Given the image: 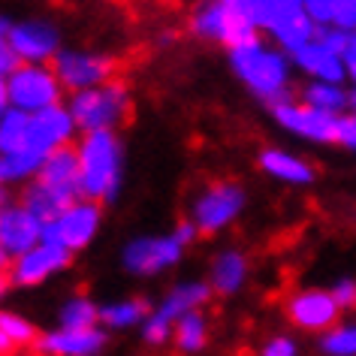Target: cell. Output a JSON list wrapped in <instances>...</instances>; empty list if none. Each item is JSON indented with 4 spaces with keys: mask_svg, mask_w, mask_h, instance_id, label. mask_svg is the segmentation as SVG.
<instances>
[{
    "mask_svg": "<svg viewBox=\"0 0 356 356\" xmlns=\"http://www.w3.org/2000/svg\"><path fill=\"white\" fill-rule=\"evenodd\" d=\"M172 341L181 353H197L209 341V323L202 317V308H193L188 314H181L172 326Z\"/></svg>",
    "mask_w": 356,
    "mask_h": 356,
    "instance_id": "24",
    "label": "cell"
},
{
    "mask_svg": "<svg viewBox=\"0 0 356 356\" xmlns=\"http://www.w3.org/2000/svg\"><path fill=\"white\" fill-rule=\"evenodd\" d=\"M82 193L103 206L118 200L121 191V139L115 130H85L76 136Z\"/></svg>",
    "mask_w": 356,
    "mask_h": 356,
    "instance_id": "2",
    "label": "cell"
},
{
    "mask_svg": "<svg viewBox=\"0 0 356 356\" xmlns=\"http://www.w3.org/2000/svg\"><path fill=\"white\" fill-rule=\"evenodd\" d=\"M0 79H6V76H3V73H0Z\"/></svg>",
    "mask_w": 356,
    "mask_h": 356,
    "instance_id": "47",
    "label": "cell"
},
{
    "mask_svg": "<svg viewBox=\"0 0 356 356\" xmlns=\"http://www.w3.org/2000/svg\"><path fill=\"white\" fill-rule=\"evenodd\" d=\"M142 341L151 347H163L166 341H172V323L151 311V314L142 320Z\"/></svg>",
    "mask_w": 356,
    "mask_h": 356,
    "instance_id": "33",
    "label": "cell"
},
{
    "mask_svg": "<svg viewBox=\"0 0 356 356\" xmlns=\"http://www.w3.org/2000/svg\"><path fill=\"white\" fill-rule=\"evenodd\" d=\"M229 3L238 6V10H242L248 19H251L257 28L266 33V24H269L275 6H278V0H229Z\"/></svg>",
    "mask_w": 356,
    "mask_h": 356,
    "instance_id": "34",
    "label": "cell"
},
{
    "mask_svg": "<svg viewBox=\"0 0 356 356\" xmlns=\"http://www.w3.org/2000/svg\"><path fill=\"white\" fill-rule=\"evenodd\" d=\"M51 67H55V73L67 94L109 82V79H115V73H118V60L112 55L82 51V49H60L58 55L51 58Z\"/></svg>",
    "mask_w": 356,
    "mask_h": 356,
    "instance_id": "8",
    "label": "cell"
},
{
    "mask_svg": "<svg viewBox=\"0 0 356 356\" xmlns=\"http://www.w3.org/2000/svg\"><path fill=\"white\" fill-rule=\"evenodd\" d=\"M70 263H73V251L70 248L55 242V238H42L31 251L13 257L6 278H10L13 287H40L49 278H55L58 272L70 269Z\"/></svg>",
    "mask_w": 356,
    "mask_h": 356,
    "instance_id": "7",
    "label": "cell"
},
{
    "mask_svg": "<svg viewBox=\"0 0 356 356\" xmlns=\"http://www.w3.org/2000/svg\"><path fill=\"white\" fill-rule=\"evenodd\" d=\"M151 314L145 299H124V302H112V305L100 308V323L106 329H130L142 323Z\"/></svg>",
    "mask_w": 356,
    "mask_h": 356,
    "instance_id": "27",
    "label": "cell"
},
{
    "mask_svg": "<svg viewBox=\"0 0 356 356\" xmlns=\"http://www.w3.org/2000/svg\"><path fill=\"white\" fill-rule=\"evenodd\" d=\"M42 157L40 151H33V148H22V151H15V154H6L3 157V163H6V181L15 184V181H31L33 175L40 172V166H42Z\"/></svg>",
    "mask_w": 356,
    "mask_h": 356,
    "instance_id": "30",
    "label": "cell"
},
{
    "mask_svg": "<svg viewBox=\"0 0 356 356\" xmlns=\"http://www.w3.org/2000/svg\"><path fill=\"white\" fill-rule=\"evenodd\" d=\"M130 109H133L130 88L118 76L109 79V82L70 94V112H73V118L79 124V133L121 127L130 118Z\"/></svg>",
    "mask_w": 356,
    "mask_h": 356,
    "instance_id": "3",
    "label": "cell"
},
{
    "mask_svg": "<svg viewBox=\"0 0 356 356\" xmlns=\"http://www.w3.org/2000/svg\"><path fill=\"white\" fill-rule=\"evenodd\" d=\"M290 58H293V67H296L299 73H305L308 79H323V82H338V85L350 82L344 55L326 49L323 42H317V40L305 42V46L296 49Z\"/></svg>",
    "mask_w": 356,
    "mask_h": 356,
    "instance_id": "18",
    "label": "cell"
},
{
    "mask_svg": "<svg viewBox=\"0 0 356 356\" xmlns=\"http://www.w3.org/2000/svg\"><path fill=\"white\" fill-rule=\"evenodd\" d=\"M229 64L233 73L242 79V85L251 91L257 100L266 106L293 100L296 88H293V58L275 42H266L263 37L248 42V46L229 49Z\"/></svg>",
    "mask_w": 356,
    "mask_h": 356,
    "instance_id": "1",
    "label": "cell"
},
{
    "mask_svg": "<svg viewBox=\"0 0 356 356\" xmlns=\"http://www.w3.org/2000/svg\"><path fill=\"white\" fill-rule=\"evenodd\" d=\"M13 350H19V347H15V344L10 341V335L0 329V353H13Z\"/></svg>",
    "mask_w": 356,
    "mask_h": 356,
    "instance_id": "41",
    "label": "cell"
},
{
    "mask_svg": "<svg viewBox=\"0 0 356 356\" xmlns=\"http://www.w3.org/2000/svg\"><path fill=\"white\" fill-rule=\"evenodd\" d=\"M211 293H215V290H211V284H206V281L178 284V287L169 290V296L154 308V314L169 320V323L175 326V320L181 317V314H188V311L206 305V302L211 299Z\"/></svg>",
    "mask_w": 356,
    "mask_h": 356,
    "instance_id": "22",
    "label": "cell"
},
{
    "mask_svg": "<svg viewBox=\"0 0 356 356\" xmlns=\"http://www.w3.org/2000/svg\"><path fill=\"white\" fill-rule=\"evenodd\" d=\"M13 202V193H10V188H6V184H0V211H3L6 206H10Z\"/></svg>",
    "mask_w": 356,
    "mask_h": 356,
    "instance_id": "43",
    "label": "cell"
},
{
    "mask_svg": "<svg viewBox=\"0 0 356 356\" xmlns=\"http://www.w3.org/2000/svg\"><path fill=\"white\" fill-rule=\"evenodd\" d=\"M10 263H13V257H10V251L3 248V242H0V272L10 269Z\"/></svg>",
    "mask_w": 356,
    "mask_h": 356,
    "instance_id": "42",
    "label": "cell"
},
{
    "mask_svg": "<svg viewBox=\"0 0 356 356\" xmlns=\"http://www.w3.org/2000/svg\"><path fill=\"white\" fill-rule=\"evenodd\" d=\"M224 15H227V0H202L191 13V33L206 42H220Z\"/></svg>",
    "mask_w": 356,
    "mask_h": 356,
    "instance_id": "25",
    "label": "cell"
},
{
    "mask_svg": "<svg viewBox=\"0 0 356 356\" xmlns=\"http://www.w3.org/2000/svg\"><path fill=\"white\" fill-rule=\"evenodd\" d=\"M314 31H317V22L311 19L305 3H299V0H278L269 24H266V37L275 46H281L287 55H293L296 49L314 40Z\"/></svg>",
    "mask_w": 356,
    "mask_h": 356,
    "instance_id": "12",
    "label": "cell"
},
{
    "mask_svg": "<svg viewBox=\"0 0 356 356\" xmlns=\"http://www.w3.org/2000/svg\"><path fill=\"white\" fill-rule=\"evenodd\" d=\"M106 341L109 335L100 326H60L55 332H42L33 350L55 356H94L103 350Z\"/></svg>",
    "mask_w": 356,
    "mask_h": 356,
    "instance_id": "14",
    "label": "cell"
},
{
    "mask_svg": "<svg viewBox=\"0 0 356 356\" xmlns=\"http://www.w3.org/2000/svg\"><path fill=\"white\" fill-rule=\"evenodd\" d=\"M6 94H10V106H19L24 112H40V109H46V106L64 103L67 91L51 64L22 60V64L6 76Z\"/></svg>",
    "mask_w": 356,
    "mask_h": 356,
    "instance_id": "4",
    "label": "cell"
},
{
    "mask_svg": "<svg viewBox=\"0 0 356 356\" xmlns=\"http://www.w3.org/2000/svg\"><path fill=\"white\" fill-rule=\"evenodd\" d=\"M248 281V257L242 251H220L211 260L209 284L218 296H236Z\"/></svg>",
    "mask_w": 356,
    "mask_h": 356,
    "instance_id": "21",
    "label": "cell"
},
{
    "mask_svg": "<svg viewBox=\"0 0 356 356\" xmlns=\"http://www.w3.org/2000/svg\"><path fill=\"white\" fill-rule=\"evenodd\" d=\"M344 311L338 308V302L332 296V290H299L293 293L287 302V320L302 332H326L329 326H335L341 320Z\"/></svg>",
    "mask_w": 356,
    "mask_h": 356,
    "instance_id": "11",
    "label": "cell"
},
{
    "mask_svg": "<svg viewBox=\"0 0 356 356\" xmlns=\"http://www.w3.org/2000/svg\"><path fill=\"white\" fill-rule=\"evenodd\" d=\"M314 40L323 42L326 49L338 51V55H347V49H350V40H353V31H347V28H341V24L329 22V24H317Z\"/></svg>",
    "mask_w": 356,
    "mask_h": 356,
    "instance_id": "32",
    "label": "cell"
},
{
    "mask_svg": "<svg viewBox=\"0 0 356 356\" xmlns=\"http://www.w3.org/2000/svg\"><path fill=\"white\" fill-rule=\"evenodd\" d=\"M344 64H347V76H350V82L356 85V31H353L350 49H347V55H344Z\"/></svg>",
    "mask_w": 356,
    "mask_h": 356,
    "instance_id": "38",
    "label": "cell"
},
{
    "mask_svg": "<svg viewBox=\"0 0 356 356\" xmlns=\"http://www.w3.org/2000/svg\"><path fill=\"white\" fill-rule=\"evenodd\" d=\"M19 202L24 209H31L42 224H51V220H58L60 215H64V209H70L76 200H70L67 193L42 184L40 178H31V181H24V191H22Z\"/></svg>",
    "mask_w": 356,
    "mask_h": 356,
    "instance_id": "20",
    "label": "cell"
},
{
    "mask_svg": "<svg viewBox=\"0 0 356 356\" xmlns=\"http://www.w3.org/2000/svg\"><path fill=\"white\" fill-rule=\"evenodd\" d=\"M320 350L329 356H356V323H335L320 332Z\"/></svg>",
    "mask_w": 356,
    "mask_h": 356,
    "instance_id": "28",
    "label": "cell"
},
{
    "mask_svg": "<svg viewBox=\"0 0 356 356\" xmlns=\"http://www.w3.org/2000/svg\"><path fill=\"white\" fill-rule=\"evenodd\" d=\"M245 209V188L238 181H211L191 202V220L202 236L227 229Z\"/></svg>",
    "mask_w": 356,
    "mask_h": 356,
    "instance_id": "5",
    "label": "cell"
},
{
    "mask_svg": "<svg viewBox=\"0 0 356 356\" xmlns=\"http://www.w3.org/2000/svg\"><path fill=\"white\" fill-rule=\"evenodd\" d=\"M347 109L356 112V85L350 82V88H347Z\"/></svg>",
    "mask_w": 356,
    "mask_h": 356,
    "instance_id": "44",
    "label": "cell"
},
{
    "mask_svg": "<svg viewBox=\"0 0 356 356\" xmlns=\"http://www.w3.org/2000/svg\"><path fill=\"white\" fill-rule=\"evenodd\" d=\"M0 184H10V181H6V163H3V154H0Z\"/></svg>",
    "mask_w": 356,
    "mask_h": 356,
    "instance_id": "45",
    "label": "cell"
},
{
    "mask_svg": "<svg viewBox=\"0 0 356 356\" xmlns=\"http://www.w3.org/2000/svg\"><path fill=\"white\" fill-rule=\"evenodd\" d=\"M257 166H260L266 175L278 178V181H284V184H296V188H302V184H311L317 178L314 166H311L308 160L290 154V151H281V148H266V151H260V157H257Z\"/></svg>",
    "mask_w": 356,
    "mask_h": 356,
    "instance_id": "19",
    "label": "cell"
},
{
    "mask_svg": "<svg viewBox=\"0 0 356 356\" xmlns=\"http://www.w3.org/2000/svg\"><path fill=\"white\" fill-rule=\"evenodd\" d=\"M269 112L278 127H284L287 133L305 142H314V145H335L338 142V118L341 115H335V112L317 109V106L299 100V97L272 103Z\"/></svg>",
    "mask_w": 356,
    "mask_h": 356,
    "instance_id": "6",
    "label": "cell"
},
{
    "mask_svg": "<svg viewBox=\"0 0 356 356\" xmlns=\"http://www.w3.org/2000/svg\"><path fill=\"white\" fill-rule=\"evenodd\" d=\"M296 97L311 103V106H317V109H326V112H335V115L347 112V85H338V82L311 79V82L296 88Z\"/></svg>",
    "mask_w": 356,
    "mask_h": 356,
    "instance_id": "23",
    "label": "cell"
},
{
    "mask_svg": "<svg viewBox=\"0 0 356 356\" xmlns=\"http://www.w3.org/2000/svg\"><path fill=\"white\" fill-rule=\"evenodd\" d=\"M184 245L175 233L169 236H142L133 238V242L124 248L121 263L130 275H139V278H148V275H157L163 269H172V266L184 257Z\"/></svg>",
    "mask_w": 356,
    "mask_h": 356,
    "instance_id": "10",
    "label": "cell"
},
{
    "mask_svg": "<svg viewBox=\"0 0 356 356\" xmlns=\"http://www.w3.org/2000/svg\"><path fill=\"white\" fill-rule=\"evenodd\" d=\"M10 46L22 60L51 64V58L60 51V33L49 22H22V24H13Z\"/></svg>",
    "mask_w": 356,
    "mask_h": 356,
    "instance_id": "15",
    "label": "cell"
},
{
    "mask_svg": "<svg viewBox=\"0 0 356 356\" xmlns=\"http://www.w3.org/2000/svg\"><path fill=\"white\" fill-rule=\"evenodd\" d=\"M33 178H40L42 184H49V188L67 193L70 200H82L85 197V193H82V166H79L76 142L60 145V148L51 151V154H46L40 172Z\"/></svg>",
    "mask_w": 356,
    "mask_h": 356,
    "instance_id": "16",
    "label": "cell"
},
{
    "mask_svg": "<svg viewBox=\"0 0 356 356\" xmlns=\"http://www.w3.org/2000/svg\"><path fill=\"white\" fill-rule=\"evenodd\" d=\"M296 353H299V344L290 335H275L263 344V356H296Z\"/></svg>",
    "mask_w": 356,
    "mask_h": 356,
    "instance_id": "37",
    "label": "cell"
},
{
    "mask_svg": "<svg viewBox=\"0 0 356 356\" xmlns=\"http://www.w3.org/2000/svg\"><path fill=\"white\" fill-rule=\"evenodd\" d=\"M10 109V94H6V79H0V118Z\"/></svg>",
    "mask_w": 356,
    "mask_h": 356,
    "instance_id": "40",
    "label": "cell"
},
{
    "mask_svg": "<svg viewBox=\"0 0 356 356\" xmlns=\"http://www.w3.org/2000/svg\"><path fill=\"white\" fill-rule=\"evenodd\" d=\"M100 224H103V202L82 197L70 209H64V215L58 220L42 227V238H55V242H60L76 254L94 242V236L100 233Z\"/></svg>",
    "mask_w": 356,
    "mask_h": 356,
    "instance_id": "9",
    "label": "cell"
},
{
    "mask_svg": "<svg viewBox=\"0 0 356 356\" xmlns=\"http://www.w3.org/2000/svg\"><path fill=\"white\" fill-rule=\"evenodd\" d=\"M28 130H31V112L10 106L0 118V154H15V151L28 148Z\"/></svg>",
    "mask_w": 356,
    "mask_h": 356,
    "instance_id": "26",
    "label": "cell"
},
{
    "mask_svg": "<svg viewBox=\"0 0 356 356\" xmlns=\"http://www.w3.org/2000/svg\"><path fill=\"white\" fill-rule=\"evenodd\" d=\"M332 296L338 302V308L344 311V314H350V311H356V281L353 278H341V281H335L332 287Z\"/></svg>",
    "mask_w": 356,
    "mask_h": 356,
    "instance_id": "35",
    "label": "cell"
},
{
    "mask_svg": "<svg viewBox=\"0 0 356 356\" xmlns=\"http://www.w3.org/2000/svg\"><path fill=\"white\" fill-rule=\"evenodd\" d=\"M42 227L46 224L22 202H10L0 211V242L10 251V257H19L31 251L37 242H42Z\"/></svg>",
    "mask_w": 356,
    "mask_h": 356,
    "instance_id": "17",
    "label": "cell"
},
{
    "mask_svg": "<svg viewBox=\"0 0 356 356\" xmlns=\"http://www.w3.org/2000/svg\"><path fill=\"white\" fill-rule=\"evenodd\" d=\"M0 329L10 335V341L19 347V350H28V347H33L37 338H40L37 326H33L28 317L13 314V311H0Z\"/></svg>",
    "mask_w": 356,
    "mask_h": 356,
    "instance_id": "31",
    "label": "cell"
},
{
    "mask_svg": "<svg viewBox=\"0 0 356 356\" xmlns=\"http://www.w3.org/2000/svg\"><path fill=\"white\" fill-rule=\"evenodd\" d=\"M60 326H100V305L88 296H73L60 308Z\"/></svg>",
    "mask_w": 356,
    "mask_h": 356,
    "instance_id": "29",
    "label": "cell"
},
{
    "mask_svg": "<svg viewBox=\"0 0 356 356\" xmlns=\"http://www.w3.org/2000/svg\"><path fill=\"white\" fill-rule=\"evenodd\" d=\"M6 284H10V278H6V272H0V296L6 293Z\"/></svg>",
    "mask_w": 356,
    "mask_h": 356,
    "instance_id": "46",
    "label": "cell"
},
{
    "mask_svg": "<svg viewBox=\"0 0 356 356\" xmlns=\"http://www.w3.org/2000/svg\"><path fill=\"white\" fill-rule=\"evenodd\" d=\"M338 148H347V151H356V112L347 109L341 112V118H338Z\"/></svg>",
    "mask_w": 356,
    "mask_h": 356,
    "instance_id": "36",
    "label": "cell"
},
{
    "mask_svg": "<svg viewBox=\"0 0 356 356\" xmlns=\"http://www.w3.org/2000/svg\"><path fill=\"white\" fill-rule=\"evenodd\" d=\"M76 133H79V124L73 118V112H70V106H64V103L46 106V109H40V112H31L28 148L40 151V154L46 157L55 148L76 142Z\"/></svg>",
    "mask_w": 356,
    "mask_h": 356,
    "instance_id": "13",
    "label": "cell"
},
{
    "mask_svg": "<svg viewBox=\"0 0 356 356\" xmlns=\"http://www.w3.org/2000/svg\"><path fill=\"white\" fill-rule=\"evenodd\" d=\"M10 31H13V22L0 15V49H6V46H10Z\"/></svg>",
    "mask_w": 356,
    "mask_h": 356,
    "instance_id": "39",
    "label": "cell"
}]
</instances>
